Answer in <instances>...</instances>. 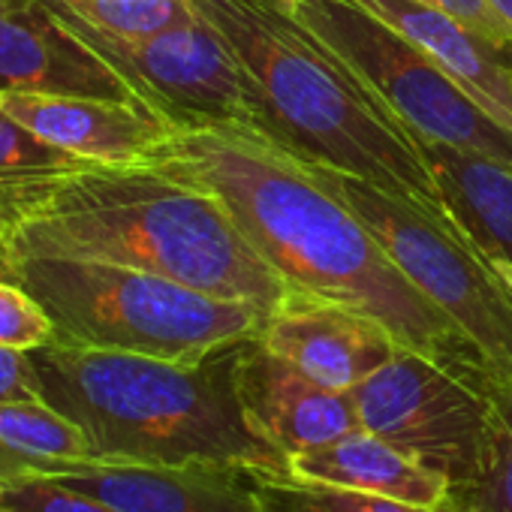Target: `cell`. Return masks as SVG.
<instances>
[{"label": "cell", "instance_id": "1", "mask_svg": "<svg viewBox=\"0 0 512 512\" xmlns=\"http://www.w3.org/2000/svg\"><path fill=\"white\" fill-rule=\"evenodd\" d=\"M148 163L214 193L290 293L350 305L380 320L401 347L482 368L380 238L290 151L247 130L196 127L175 130Z\"/></svg>", "mask_w": 512, "mask_h": 512}, {"label": "cell", "instance_id": "2", "mask_svg": "<svg viewBox=\"0 0 512 512\" xmlns=\"http://www.w3.org/2000/svg\"><path fill=\"white\" fill-rule=\"evenodd\" d=\"M241 64L263 139L443 217L422 142L284 0H193Z\"/></svg>", "mask_w": 512, "mask_h": 512}, {"label": "cell", "instance_id": "3", "mask_svg": "<svg viewBox=\"0 0 512 512\" xmlns=\"http://www.w3.org/2000/svg\"><path fill=\"white\" fill-rule=\"evenodd\" d=\"M16 253H61L142 269L269 317L287 284L208 190L151 163L85 166L10 241Z\"/></svg>", "mask_w": 512, "mask_h": 512}, {"label": "cell", "instance_id": "4", "mask_svg": "<svg viewBox=\"0 0 512 512\" xmlns=\"http://www.w3.org/2000/svg\"><path fill=\"white\" fill-rule=\"evenodd\" d=\"M235 347L184 365L55 341L37 350L34 362L46 401L88 434L106 464L290 473V458L256 437L238 407Z\"/></svg>", "mask_w": 512, "mask_h": 512}, {"label": "cell", "instance_id": "5", "mask_svg": "<svg viewBox=\"0 0 512 512\" xmlns=\"http://www.w3.org/2000/svg\"><path fill=\"white\" fill-rule=\"evenodd\" d=\"M0 275L49 311L58 341L196 365L256 338L263 314L169 278L61 253H16Z\"/></svg>", "mask_w": 512, "mask_h": 512}, {"label": "cell", "instance_id": "6", "mask_svg": "<svg viewBox=\"0 0 512 512\" xmlns=\"http://www.w3.org/2000/svg\"><path fill=\"white\" fill-rule=\"evenodd\" d=\"M380 238L404 278L458 329L485 374L512 386V293L428 208L362 178L311 166Z\"/></svg>", "mask_w": 512, "mask_h": 512}, {"label": "cell", "instance_id": "7", "mask_svg": "<svg viewBox=\"0 0 512 512\" xmlns=\"http://www.w3.org/2000/svg\"><path fill=\"white\" fill-rule=\"evenodd\" d=\"M422 142L512 160V133L425 52L356 0H284Z\"/></svg>", "mask_w": 512, "mask_h": 512}, {"label": "cell", "instance_id": "8", "mask_svg": "<svg viewBox=\"0 0 512 512\" xmlns=\"http://www.w3.org/2000/svg\"><path fill=\"white\" fill-rule=\"evenodd\" d=\"M491 377L473 365H455L398 347L395 356L350 389L359 425L386 437L461 494L479 470L488 422Z\"/></svg>", "mask_w": 512, "mask_h": 512}, {"label": "cell", "instance_id": "9", "mask_svg": "<svg viewBox=\"0 0 512 512\" xmlns=\"http://www.w3.org/2000/svg\"><path fill=\"white\" fill-rule=\"evenodd\" d=\"M64 22L151 112L163 115L178 130L232 127L263 136L241 64L199 10L190 22L148 37H109L70 19Z\"/></svg>", "mask_w": 512, "mask_h": 512}, {"label": "cell", "instance_id": "10", "mask_svg": "<svg viewBox=\"0 0 512 512\" xmlns=\"http://www.w3.org/2000/svg\"><path fill=\"white\" fill-rule=\"evenodd\" d=\"M256 341L332 392H350L401 347L380 320L308 293H287Z\"/></svg>", "mask_w": 512, "mask_h": 512}, {"label": "cell", "instance_id": "11", "mask_svg": "<svg viewBox=\"0 0 512 512\" xmlns=\"http://www.w3.org/2000/svg\"><path fill=\"white\" fill-rule=\"evenodd\" d=\"M232 383L253 434L287 458L359 428L350 392H332L314 383L256 338L235 347Z\"/></svg>", "mask_w": 512, "mask_h": 512}, {"label": "cell", "instance_id": "12", "mask_svg": "<svg viewBox=\"0 0 512 512\" xmlns=\"http://www.w3.org/2000/svg\"><path fill=\"white\" fill-rule=\"evenodd\" d=\"M13 91L142 103L46 0H0V94Z\"/></svg>", "mask_w": 512, "mask_h": 512}, {"label": "cell", "instance_id": "13", "mask_svg": "<svg viewBox=\"0 0 512 512\" xmlns=\"http://www.w3.org/2000/svg\"><path fill=\"white\" fill-rule=\"evenodd\" d=\"M0 112L94 166L148 163L178 130L142 103L85 94H0Z\"/></svg>", "mask_w": 512, "mask_h": 512}, {"label": "cell", "instance_id": "14", "mask_svg": "<svg viewBox=\"0 0 512 512\" xmlns=\"http://www.w3.org/2000/svg\"><path fill=\"white\" fill-rule=\"evenodd\" d=\"M52 479L94 494L121 512H272L250 479V467L85 464Z\"/></svg>", "mask_w": 512, "mask_h": 512}, {"label": "cell", "instance_id": "15", "mask_svg": "<svg viewBox=\"0 0 512 512\" xmlns=\"http://www.w3.org/2000/svg\"><path fill=\"white\" fill-rule=\"evenodd\" d=\"M443 220L512 293V160L422 145Z\"/></svg>", "mask_w": 512, "mask_h": 512}, {"label": "cell", "instance_id": "16", "mask_svg": "<svg viewBox=\"0 0 512 512\" xmlns=\"http://www.w3.org/2000/svg\"><path fill=\"white\" fill-rule=\"evenodd\" d=\"M356 4L425 52L512 133V49L485 40L470 25L422 0H356Z\"/></svg>", "mask_w": 512, "mask_h": 512}, {"label": "cell", "instance_id": "17", "mask_svg": "<svg viewBox=\"0 0 512 512\" xmlns=\"http://www.w3.org/2000/svg\"><path fill=\"white\" fill-rule=\"evenodd\" d=\"M290 473L413 506H443L452 500V482L443 473L362 425L326 446L290 455Z\"/></svg>", "mask_w": 512, "mask_h": 512}, {"label": "cell", "instance_id": "18", "mask_svg": "<svg viewBox=\"0 0 512 512\" xmlns=\"http://www.w3.org/2000/svg\"><path fill=\"white\" fill-rule=\"evenodd\" d=\"M85 160L43 142L28 127L0 112V256L10 241L82 172Z\"/></svg>", "mask_w": 512, "mask_h": 512}, {"label": "cell", "instance_id": "19", "mask_svg": "<svg viewBox=\"0 0 512 512\" xmlns=\"http://www.w3.org/2000/svg\"><path fill=\"white\" fill-rule=\"evenodd\" d=\"M106 464L88 434L49 401H0V482Z\"/></svg>", "mask_w": 512, "mask_h": 512}, {"label": "cell", "instance_id": "20", "mask_svg": "<svg viewBox=\"0 0 512 512\" xmlns=\"http://www.w3.org/2000/svg\"><path fill=\"white\" fill-rule=\"evenodd\" d=\"M250 479L260 497L272 506V512H464L455 500L443 506H413L263 467H250Z\"/></svg>", "mask_w": 512, "mask_h": 512}, {"label": "cell", "instance_id": "21", "mask_svg": "<svg viewBox=\"0 0 512 512\" xmlns=\"http://www.w3.org/2000/svg\"><path fill=\"white\" fill-rule=\"evenodd\" d=\"M491 422L476 479L452 500L467 512H512V386L491 380Z\"/></svg>", "mask_w": 512, "mask_h": 512}, {"label": "cell", "instance_id": "22", "mask_svg": "<svg viewBox=\"0 0 512 512\" xmlns=\"http://www.w3.org/2000/svg\"><path fill=\"white\" fill-rule=\"evenodd\" d=\"M64 19L109 37H148L196 16L193 0H46Z\"/></svg>", "mask_w": 512, "mask_h": 512}, {"label": "cell", "instance_id": "23", "mask_svg": "<svg viewBox=\"0 0 512 512\" xmlns=\"http://www.w3.org/2000/svg\"><path fill=\"white\" fill-rule=\"evenodd\" d=\"M55 341L58 332L43 302L19 281L0 275V347L37 353Z\"/></svg>", "mask_w": 512, "mask_h": 512}, {"label": "cell", "instance_id": "24", "mask_svg": "<svg viewBox=\"0 0 512 512\" xmlns=\"http://www.w3.org/2000/svg\"><path fill=\"white\" fill-rule=\"evenodd\" d=\"M0 512H121L112 503L64 485L52 476L0 482Z\"/></svg>", "mask_w": 512, "mask_h": 512}, {"label": "cell", "instance_id": "25", "mask_svg": "<svg viewBox=\"0 0 512 512\" xmlns=\"http://www.w3.org/2000/svg\"><path fill=\"white\" fill-rule=\"evenodd\" d=\"M0 401H46L34 353L0 347Z\"/></svg>", "mask_w": 512, "mask_h": 512}, {"label": "cell", "instance_id": "26", "mask_svg": "<svg viewBox=\"0 0 512 512\" xmlns=\"http://www.w3.org/2000/svg\"><path fill=\"white\" fill-rule=\"evenodd\" d=\"M422 4H431L437 10H446L458 22H464L473 31H479L485 40H491V43H497L503 49H512V31L497 16V10L488 4V0H422Z\"/></svg>", "mask_w": 512, "mask_h": 512}, {"label": "cell", "instance_id": "27", "mask_svg": "<svg viewBox=\"0 0 512 512\" xmlns=\"http://www.w3.org/2000/svg\"><path fill=\"white\" fill-rule=\"evenodd\" d=\"M488 4L497 10V16L509 25V31H512V0H488Z\"/></svg>", "mask_w": 512, "mask_h": 512}, {"label": "cell", "instance_id": "28", "mask_svg": "<svg viewBox=\"0 0 512 512\" xmlns=\"http://www.w3.org/2000/svg\"><path fill=\"white\" fill-rule=\"evenodd\" d=\"M464 512H467V509H464Z\"/></svg>", "mask_w": 512, "mask_h": 512}]
</instances>
